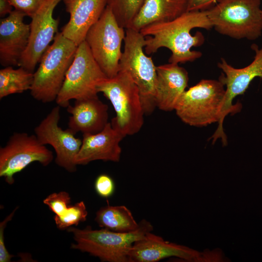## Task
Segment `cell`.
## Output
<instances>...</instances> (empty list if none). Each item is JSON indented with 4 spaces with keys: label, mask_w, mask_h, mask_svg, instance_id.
Wrapping results in <instances>:
<instances>
[{
    "label": "cell",
    "mask_w": 262,
    "mask_h": 262,
    "mask_svg": "<svg viewBox=\"0 0 262 262\" xmlns=\"http://www.w3.org/2000/svg\"><path fill=\"white\" fill-rule=\"evenodd\" d=\"M17 208V207H16L0 223V262H9L11 261V258L13 257V255L10 254L6 248L4 238V230L6 228L7 223L12 219Z\"/></svg>",
    "instance_id": "obj_28"
},
{
    "label": "cell",
    "mask_w": 262,
    "mask_h": 262,
    "mask_svg": "<svg viewBox=\"0 0 262 262\" xmlns=\"http://www.w3.org/2000/svg\"><path fill=\"white\" fill-rule=\"evenodd\" d=\"M139 223L138 229L130 232L103 228L93 229L91 226L83 229L70 227L67 231L73 234L75 241L71 247L98 257L102 262H129V253L133 244L153 229L151 224L145 219Z\"/></svg>",
    "instance_id": "obj_2"
},
{
    "label": "cell",
    "mask_w": 262,
    "mask_h": 262,
    "mask_svg": "<svg viewBox=\"0 0 262 262\" xmlns=\"http://www.w3.org/2000/svg\"><path fill=\"white\" fill-rule=\"evenodd\" d=\"M69 14L62 33L78 46L84 40L90 28L99 19L106 7V0H63Z\"/></svg>",
    "instance_id": "obj_17"
},
{
    "label": "cell",
    "mask_w": 262,
    "mask_h": 262,
    "mask_svg": "<svg viewBox=\"0 0 262 262\" xmlns=\"http://www.w3.org/2000/svg\"><path fill=\"white\" fill-rule=\"evenodd\" d=\"M15 10L21 11L31 18L36 12L40 0H8Z\"/></svg>",
    "instance_id": "obj_27"
},
{
    "label": "cell",
    "mask_w": 262,
    "mask_h": 262,
    "mask_svg": "<svg viewBox=\"0 0 262 262\" xmlns=\"http://www.w3.org/2000/svg\"><path fill=\"white\" fill-rule=\"evenodd\" d=\"M13 6L8 0H0V16L2 17L10 14L13 10Z\"/></svg>",
    "instance_id": "obj_30"
},
{
    "label": "cell",
    "mask_w": 262,
    "mask_h": 262,
    "mask_svg": "<svg viewBox=\"0 0 262 262\" xmlns=\"http://www.w3.org/2000/svg\"><path fill=\"white\" fill-rule=\"evenodd\" d=\"M60 107L53 108L49 114L34 128V133L40 143L51 146L56 153L55 163L70 172L76 171L75 159L82 140L77 138L68 128L63 130L58 123Z\"/></svg>",
    "instance_id": "obj_12"
},
{
    "label": "cell",
    "mask_w": 262,
    "mask_h": 262,
    "mask_svg": "<svg viewBox=\"0 0 262 262\" xmlns=\"http://www.w3.org/2000/svg\"><path fill=\"white\" fill-rule=\"evenodd\" d=\"M145 0H106L119 25L125 29L131 28Z\"/></svg>",
    "instance_id": "obj_23"
},
{
    "label": "cell",
    "mask_w": 262,
    "mask_h": 262,
    "mask_svg": "<svg viewBox=\"0 0 262 262\" xmlns=\"http://www.w3.org/2000/svg\"><path fill=\"white\" fill-rule=\"evenodd\" d=\"M124 29L106 6L85 36L84 40L94 58L108 78L114 77L119 71L121 45L126 34Z\"/></svg>",
    "instance_id": "obj_9"
},
{
    "label": "cell",
    "mask_w": 262,
    "mask_h": 262,
    "mask_svg": "<svg viewBox=\"0 0 262 262\" xmlns=\"http://www.w3.org/2000/svg\"><path fill=\"white\" fill-rule=\"evenodd\" d=\"M82 135V144L75 159L77 165H86L96 160L119 162L122 152L120 142L125 136L111 122L98 133Z\"/></svg>",
    "instance_id": "obj_16"
},
{
    "label": "cell",
    "mask_w": 262,
    "mask_h": 262,
    "mask_svg": "<svg viewBox=\"0 0 262 262\" xmlns=\"http://www.w3.org/2000/svg\"><path fill=\"white\" fill-rule=\"evenodd\" d=\"M222 0H189L187 11H204Z\"/></svg>",
    "instance_id": "obj_29"
},
{
    "label": "cell",
    "mask_w": 262,
    "mask_h": 262,
    "mask_svg": "<svg viewBox=\"0 0 262 262\" xmlns=\"http://www.w3.org/2000/svg\"><path fill=\"white\" fill-rule=\"evenodd\" d=\"M219 80L202 79L185 90L175 111L184 123L202 127L220 123L226 89Z\"/></svg>",
    "instance_id": "obj_6"
},
{
    "label": "cell",
    "mask_w": 262,
    "mask_h": 262,
    "mask_svg": "<svg viewBox=\"0 0 262 262\" xmlns=\"http://www.w3.org/2000/svg\"><path fill=\"white\" fill-rule=\"evenodd\" d=\"M251 48L255 52L254 60L246 67L235 68L223 58L217 64L224 73L219 80L226 86V91L221 121L210 137L214 142L219 138L223 143L227 141L223 127L224 120L228 115H234L239 112L242 108L241 104H233V99L237 96L244 94L255 78H262V48L259 49L255 44H253Z\"/></svg>",
    "instance_id": "obj_11"
},
{
    "label": "cell",
    "mask_w": 262,
    "mask_h": 262,
    "mask_svg": "<svg viewBox=\"0 0 262 262\" xmlns=\"http://www.w3.org/2000/svg\"><path fill=\"white\" fill-rule=\"evenodd\" d=\"M124 47L119 61V71L127 73L137 85L145 115L156 107L155 101L156 67L144 52L146 37L140 31L126 29Z\"/></svg>",
    "instance_id": "obj_7"
},
{
    "label": "cell",
    "mask_w": 262,
    "mask_h": 262,
    "mask_svg": "<svg viewBox=\"0 0 262 262\" xmlns=\"http://www.w3.org/2000/svg\"><path fill=\"white\" fill-rule=\"evenodd\" d=\"M155 101L156 107L165 112L175 110L189 81L187 71L178 64L170 63L156 67Z\"/></svg>",
    "instance_id": "obj_19"
},
{
    "label": "cell",
    "mask_w": 262,
    "mask_h": 262,
    "mask_svg": "<svg viewBox=\"0 0 262 262\" xmlns=\"http://www.w3.org/2000/svg\"><path fill=\"white\" fill-rule=\"evenodd\" d=\"M95 220L101 228L119 232H132L139 227L126 206H113L109 202L97 212Z\"/></svg>",
    "instance_id": "obj_21"
},
{
    "label": "cell",
    "mask_w": 262,
    "mask_h": 262,
    "mask_svg": "<svg viewBox=\"0 0 262 262\" xmlns=\"http://www.w3.org/2000/svg\"><path fill=\"white\" fill-rule=\"evenodd\" d=\"M33 80V72L23 67L14 69L12 66L0 70V99L9 95L30 90Z\"/></svg>",
    "instance_id": "obj_22"
},
{
    "label": "cell",
    "mask_w": 262,
    "mask_h": 262,
    "mask_svg": "<svg viewBox=\"0 0 262 262\" xmlns=\"http://www.w3.org/2000/svg\"><path fill=\"white\" fill-rule=\"evenodd\" d=\"M189 0H145L131 28L140 31L153 23L169 21L187 11Z\"/></svg>",
    "instance_id": "obj_20"
},
{
    "label": "cell",
    "mask_w": 262,
    "mask_h": 262,
    "mask_svg": "<svg viewBox=\"0 0 262 262\" xmlns=\"http://www.w3.org/2000/svg\"><path fill=\"white\" fill-rule=\"evenodd\" d=\"M53 41L43 54L39 66L33 72L30 90L32 97L43 103L56 100L78 46L62 32H58Z\"/></svg>",
    "instance_id": "obj_3"
},
{
    "label": "cell",
    "mask_w": 262,
    "mask_h": 262,
    "mask_svg": "<svg viewBox=\"0 0 262 262\" xmlns=\"http://www.w3.org/2000/svg\"><path fill=\"white\" fill-rule=\"evenodd\" d=\"M98 90L113 106L116 116L111 122L112 126L125 137L138 132L145 113L139 90L130 75L120 70L114 77L101 82Z\"/></svg>",
    "instance_id": "obj_4"
},
{
    "label": "cell",
    "mask_w": 262,
    "mask_h": 262,
    "mask_svg": "<svg viewBox=\"0 0 262 262\" xmlns=\"http://www.w3.org/2000/svg\"><path fill=\"white\" fill-rule=\"evenodd\" d=\"M200 256V253L194 249L165 241L149 232L133 244L128 259L129 262H157L175 257L187 262H197Z\"/></svg>",
    "instance_id": "obj_15"
},
{
    "label": "cell",
    "mask_w": 262,
    "mask_h": 262,
    "mask_svg": "<svg viewBox=\"0 0 262 262\" xmlns=\"http://www.w3.org/2000/svg\"><path fill=\"white\" fill-rule=\"evenodd\" d=\"M67 111L69 117L68 129L76 134H93L101 131L108 123V106L98 96L75 100Z\"/></svg>",
    "instance_id": "obj_18"
},
{
    "label": "cell",
    "mask_w": 262,
    "mask_h": 262,
    "mask_svg": "<svg viewBox=\"0 0 262 262\" xmlns=\"http://www.w3.org/2000/svg\"><path fill=\"white\" fill-rule=\"evenodd\" d=\"M53 159L52 151L41 144L35 134L15 132L0 148V177L12 184L14 175L31 163L37 162L47 166Z\"/></svg>",
    "instance_id": "obj_10"
},
{
    "label": "cell",
    "mask_w": 262,
    "mask_h": 262,
    "mask_svg": "<svg viewBox=\"0 0 262 262\" xmlns=\"http://www.w3.org/2000/svg\"><path fill=\"white\" fill-rule=\"evenodd\" d=\"M88 212L83 201L70 205L61 215H55L54 220L59 229H66L73 225L77 226L80 222L86 220Z\"/></svg>",
    "instance_id": "obj_24"
},
{
    "label": "cell",
    "mask_w": 262,
    "mask_h": 262,
    "mask_svg": "<svg viewBox=\"0 0 262 262\" xmlns=\"http://www.w3.org/2000/svg\"><path fill=\"white\" fill-rule=\"evenodd\" d=\"M107 78L84 40L78 46L55 101L60 107L67 108L70 100L98 96V86Z\"/></svg>",
    "instance_id": "obj_8"
},
{
    "label": "cell",
    "mask_w": 262,
    "mask_h": 262,
    "mask_svg": "<svg viewBox=\"0 0 262 262\" xmlns=\"http://www.w3.org/2000/svg\"><path fill=\"white\" fill-rule=\"evenodd\" d=\"M196 28L207 30L213 28L205 10L187 11L172 20L150 24L140 31L146 37L144 51L150 54L165 48L172 53L169 63L193 62L202 54L191 50L192 48L200 46L205 41L200 32L191 34V31Z\"/></svg>",
    "instance_id": "obj_1"
},
{
    "label": "cell",
    "mask_w": 262,
    "mask_h": 262,
    "mask_svg": "<svg viewBox=\"0 0 262 262\" xmlns=\"http://www.w3.org/2000/svg\"><path fill=\"white\" fill-rule=\"evenodd\" d=\"M24 13L14 10L0 20V63L4 67L18 66L30 39V24L23 21Z\"/></svg>",
    "instance_id": "obj_14"
},
{
    "label": "cell",
    "mask_w": 262,
    "mask_h": 262,
    "mask_svg": "<svg viewBox=\"0 0 262 262\" xmlns=\"http://www.w3.org/2000/svg\"><path fill=\"white\" fill-rule=\"evenodd\" d=\"M62 0H40L39 6L31 18L29 44L18 66L34 72L43 54L58 33L59 20L53 17V13Z\"/></svg>",
    "instance_id": "obj_13"
},
{
    "label": "cell",
    "mask_w": 262,
    "mask_h": 262,
    "mask_svg": "<svg viewBox=\"0 0 262 262\" xmlns=\"http://www.w3.org/2000/svg\"><path fill=\"white\" fill-rule=\"evenodd\" d=\"M71 197L65 191L53 193L43 200V203L56 215H62L70 206Z\"/></svg>",
    "instance_id": "obj_25"
},
{
    "label": "cell",
    "mask_w": 262,
    "mask_h": 262,
    "mask_svg": "<svg viewBox=\"0 0 262 262\" xmlns=\"http://www.w3.org/2000/svg\"><path fill=\"white\" fill-rule=\"evenodd\" d=\"M94 187L99 196L107 198L114 194L115 186L113 179L109 175L102 174L96 178Z\"/></svg>",
    "instance_id": "obj_26"
},
{
    "label": "cell",
    "mask_w": 262,
    "mask_h": 262,
    "mask_svg": "<svg viewBox=\"0 0 262 262\" xmlns=\"http://www.w3.org/2000/svg\"><path fill=\"white\" fill-rule=\"evenodd\" d=\"M205 11L213 28L221 34L249 40L262 35L261 0H222Z\"/></svg>",
    "instance_id": "obj_5"
}]
</instances>
